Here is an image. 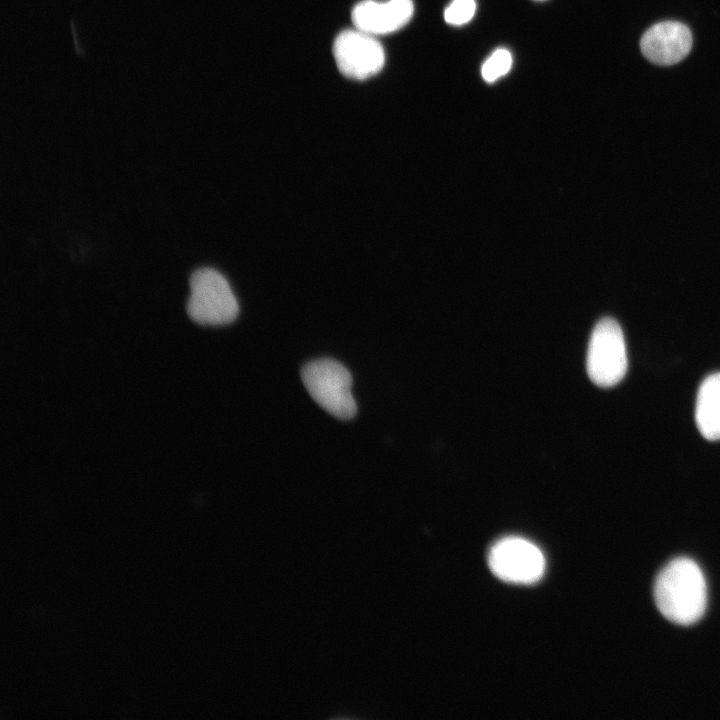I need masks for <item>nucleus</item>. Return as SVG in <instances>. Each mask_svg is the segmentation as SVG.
I'll return each instance as SVG.
<instances>
[{
	"mask_svg": "<svg viewBox=\"0 0 720 720\" xmlns=\"http://www.w3.org/2000/svg\"><path fill=\"white\" fill-rule=\"evenodd\" d=\"M654 598L670 621L680 625L697 622L707 603L706 581L698 564L687 557L670 561L656 578Z\"/></svg>",
	"mask_w": 720,
	"mask_h": 720,
	"instance_id": "nucleus-1",
	"label": "nucleus"
},
{
	"mask_svg": "<svg viewBox=\"0 0 720 720\" xmlns=\"http://www.w3.org/2000/svg\"><path fill=\"white\" fill-rule=\"evenodd\" d=\"M301 379L313 400L326 412L341 420L355 416L352 376L343 364L330 358L316 359L302 368Z\"/></svg>",
	"mask_w": 720,
	"mask_h": 720,
	"instance_id": "nucleus-2",
	"label": "nucleus"
},
{
	"mask_svg": "<svg viewBox=\"0 0 720 720\" xmlns=\"http://www.w3.org/2000/svg\"><path fill=\"white\" fill-rule=\"evenodd\" d=\"M189 317L201 325H225L239 314L238 301L227 279L217 270L201 268L190 277Z\"/></svg>",
	"mask_w": 720,
	"mask_h": 720,
	"instance_id": "nucleus-3",
	"label": "nucleus"
},
{
	"mask_svg": "<svg viewBox=\"0 0 720 720\" xmlns=\"http://www.w3.org/2000/svg\"><path fill=\"white\" fill-rule=\"evenodd\" d=\"M587 373L600 387L619 383L627 371V354L624 336L618 322L601 319L594 327L587 351Z\"/></svg>",
	"mask_w": 720,
	"mask_h": 720,
	"instance_id": "nucleus-4",
	"label": "nucleus"
},
{
	"mask_svg": "<svg viewBox=\"0 0 720 720\" xmlns=\"http://www.w3.org/2000/svg\"><path fill=\"white\" fill-rule=\"evenodd\" d=\"M488 562L497 577L519 584L536 582L545 568L540 549L520 537H506L496 542L490 549Z\"/></svg>",
	"mask_w": 720,
	"mask_h": 720,
	"instance_id": "nucleus-5",
	"label": "nucleus"
},
{
	"mask_svg": "<svg viewBox=\"0 0 720 720\" xmlns=\"http://www.w3.org/2000/svg\"><path fill=\"white\" fill-rule=\"evenodd\" d=\"M332 50L339 71L351 79L370 78L385 63V52L376 36L356 28L339 33Z\"/></svg>",
	"mask_w": 720,
	"mask_h": 720,
	"instance_id": "nucleus-6",
	"label": "nucleus"
},
{
	"mask_svg": "<svg viewBox=\"0 0 720 720\" xmlns=\"http://www.w3.org/2000/svg\"><path fill=\"white\" fill-rule=\"evenodd\" d=\"M692 43V34L686 25L677 21H664L654 24L643 34L640 48L650 62L672 65L687 56Z\"/></svg>",
	"mask_w": 720,
	"mask_h": 720,
	"instance_id": "nucleus-7",
	"label": "nucleus"
},
{
	"mask_svg": "<svg viewBox=\"0 0 720 720\" xmlns=\"http://www.w3.org/2000/svg\"><path fill=\"white\" fill-rule=\"evenodd\" d=\"M413 12L412 0H364L354 6L351 19L354 28L377 36L401 29Z\"/></svg>",
	"mask_w": 720,
	"mask_h": 720,
	"instance_id": "nucleus-8",
	"label": "nucleus"
},
{
	"mask_svg": "<svg viewBox=\"0 0 720 720\" xmlns=\"http://www.w3.org/2000/svg\"><path fill=\"white\" fill-rule=\"evenodd\" d=\"M695 419L704 438L720 439V372L708 376L700 385Z\"/></svg>",
	"mask_w": 720,
	"mask_h": 720,
	"instance_id": "nucleus-9",
	"label": "nucleus"
},
{
	"mask_svg": "<svg viewBox=\"0 0 720 720\" xmlns=\"http://www.w3.org/2000/svg\"><path fill=\"white\" fill-rule=\"evenodd\" d=\"M511 66V53L503 48L497 49L482 65L481 74L486 82L491 83L506 75Z\"/></svg>",
	"mask_w": 720,
	"mask_h": 720,
	"instance_id": "nucleus-10",
	"label": "nucleus"
},
{
	"mask_svg": "<svg viewBox=\"0 0 720 720\" xmlns=\"http://www.w3.org/2000/svg\"><path fill=\"white\" fill-rule=\"evenodd\" d=\"M475 10V0H453L444 11V19L451 25H463L473 18Z\"/></svg>",
	"mask_w": 720,
	"mask_h": 720,
	"instance_id": "nucleus-11",
	"label": "nucleus"
},
{
	"mask_svg": "<svg viewBox=\"0 0 720 720\" xmlns=\"http://www.w3.org/2000/svg\"><path fill=\"white\" fill-rule=\"evenodd\" d=\"M536 1H545V0H536Z\"/></svg>",
	"mask_w": 720,
	"mask_h": 720,
	"instance_id": "nucleus-12",
	"label": "nucleus"
}]
</instances>
